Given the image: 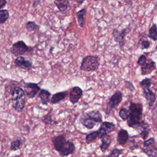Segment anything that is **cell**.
Returning <instances> with one entry per match:
<instances>
[{
  "mask_svg": "<svg viewBox=\"0 0 157 157\" xmlns=\"http://www.w3.org/2000/svg\"><path fill=\"white\" fill-rule=\"evenodd\" d=\"M143 105L140 103L131 102L129 107V117L127 124L131 128L136 129L140 124L142 117Z\"/></svg>",
  "mask_w": 157,
  "mask_h": 157,
  "instance_id": "cell-1",
  "label": "cell"
},
{
  "mask_svg": "<svg viewBox=\"0 0 157 157\" xmlns=\"http://www.w3.org/2000/svg\"><path fill=\"white\" fill-rule=\"evenodd\" d=\"M79 121L87 129H91L97 123L102 122V116L99 110H91L83 113L80 116Z\"/></svg>",
  "mask_w": 157,
  "mask_h": 157,
  "instance_id": "cell-2",
  "label": "cell"
},
{
  "mask_svg": "<svg viewBox=\"0 0 157 157\" xmlns=\"http://www.w3.org/2000/svg\"><path fill=\"white\" fill-rule=\"evenodd\" d=\"M99 60L100 58L98 56H86L82 59L80 69L86 72L96 71L99 66Z\"/></svg>",
  "mask_w": 157,
  "mask_h": 157,
  "instance_id": "cell-3",
  "label": "cell"
},
{
  "mask_svg": "<svg viewBox=\"0 0 157 157\" xmlns=\"http://www.w3.org/2000/svg\"><path fill=\"white\" fill-rule=\"evenodd\" d=\"M142 150L148 157H156L157 147L153 137L150 138L143 142Z\"/></svg>",
  "mask_w": 157,
  "mask_h": 157,
  "instance_id": "cell-4",
  "label": "cell"
},
{
  "mask_svg": "<svg viewBox=\"0 0 157 157\" xmlns=\"http://www.w3.org/2000/svg\"><path fill=\"white\" fill-rule=\"evenodd\" d=\"M122 93L120 91H116L109 99L105 110V114L109 115L111 111L120 104L122 101Z\"/></svg>",
  "mask_w": 157,
  "mask_h": 157,
  "instance_id": "cell-5",
  "label": "cell"
},
{
  "mask_svg": "<svg viewBox=\"0 0 157 157\" xmlns=\"http://www.w3.org/2000/svg\"><path fill=\"white\" fill-rule=\"evenodd\" d=\"M29 50L28 47L23 40H19L14 43L10 48V52L14 56H20Z\"/></svg>",
  "mask_w": 157,
  "mask_h": 157,
  "instance_id": "cell-6",
  "label": "cell"
},
{
  "mask_svg": "<svg viewBox=\"0 0 157 157\" xmlns=\"http://www.w3.org/2000/svg\"><path fill=\"white\" fill-rule=\"evenodd\" d=\"M40 90L39 86L34 83H25V92L28 98L32 99L38 93Z\"/></svg>",
  "mask_w": 157,
  "mask_h": 157,
  "instance_id": "cell-7",
  "label": "cell"
},
{
  "mask_svg": "<svg viewBox=\"0 0 157 157\" xmlns=\"http://www.w3.org/2000/svg\"><path fill=\"white\" fill-rule=\"evenodd\" d=\"M156 68V63L151 59H148L147 61L140 66V72L143 75L151 74Z\"/></svg>",
  "mask_w": 157,
  "mask_h": 157,
  "instance_id": "cell-8",
  "label": "cell"
},
{
  "mask_svg": "<svg viewBox=\"0 0 157 157\" xmlns=\"http://www.w3.org/2000/svg\"><path fill=\"white\" fill-rule=\"evenodd\" d=\"M126 29H123L121 31H118L117 29H114L112 31V35L115 42H118L120 48H122L124 45V37L126 34Z\"/></svg>",
  "mask_w": 157,
  "mask_h": 157,
  "instance_id": "cell-9",
  "label": "cell"
},
{
  "mask_svg": "<svg viewBox=\"0 0 157 157\" xmlns=\"http://www.w3.org/2000/svg\"><path fill=\"white\" fill-rule=\"evenodd\" d=\"M14 64L17 67L25 70H29L32 67L33 65L30 59H26L23 56L17 57L14 61Z\"/></svg>",
  "mask_w": 157,
  "mask_h": 157,
  "instance_id": "cell-10",
  "label": "cell"
},
{
  "mask_svg": "<svg viewBox=\"0 0 157 157\" xmlns=\"http://www.w3.org/2000/svg\"><path fill=\"white\" fill-rule=\"evenodd\" d=\"M83 94L82 90L78 86L73 87L69 94V101L72 104H76L81 98Z\"/></svg>",
  "mask_w": 157,
  "mask_h": 157,
  "instance_id": "cell-11",
  "label": "cell"
},
{
  "mask_svg": "<svg viewBox=\"0 0 157 157\" xmlns=\"http://www.w3.org/2000/svg\"><path fill=\"white\" fill-rule=\"evenodd\" d=\"M75 150V147L74 144L69 140H67L66 144L62 147V148L59 150V155L62 156H67L71 154H72Z\"/></svg>",
  "mask_w": 157,
  "mask_h": 157,
  "instance_id": "cell-12",
  "label": "cell"
},
{
  "mask_svg": "<svg viewBox=\"0 0 157 157\" xmlns=\"http://www.w3.org/2000/svg\"><path fill=\"white\" fill-rule=\"evenodd\" d=\"M52 141L54 148L55 149V150H56L58 152L67 142L65 136L63 134L53 136L52 138Z\"/></svg>",
  "mask_w": 157,
  "mask_h": 157,
  "instance_id": "cell-13",
  "label": "cell"
},
{
  "mask_svg": "<svg viewBox=\"0 0 157 157\" xmlns=\"http://www.w3.org/2000/svg\"><path fill=\"white\" fill-rule=\"evenodd\" d=\"M115 129V124L112 122H109V121L102 122V124H101L99 129H98L101 134V138L104 134H108L109 132H110L114 131Z\"/></svg>",
  "mask_w": 157,
  "mask_h": 157,
  "instance_id": "cell-14",
  "label": "cell"
},
{
  "mask_svg": "<svg viewBox=\"0 0 157 157\" xmlns=\"http://www.w3.org/2000/svg\"><path fill=\"white\" fill-rule=\"evenodd\" d=\"M101 144L100 145V149L102 152L105 153L108 148L110 147L112 140H113V138L112 137V136L109 135L108 134H104L101 138Z\"/></svg>",
  "mask_w": 157,
  "mask_h": 157,
  "instance_id": "cell-15",
  "label": "cell"
},
{
  "mask_svg": "<svg viewBox=\"0 0 157 157\" xmlns=\"http://www.w3.org/2000/svg\"><path fill=\"white\" fill-rule=\"evenodd\" d=\"M143 90V94L148 102L149 107H152L156 101V94L153 93L150 88H144Z\"/></svg>",
  "mask_w": 157,
  "mask_h": 157,
  "instance_id": "cell-16",
  "label": "cell"
},
{
  "mask_svg": "<svg viewBox=\"0 0 157 157\" xmlns=\"http://www.w3.org/2000/svg\"><path fill=\"white\" fill-rule=\"evenodd\" d=\"M11 104L12 107L16 112L18 113L21 112L23 110L25 105V97L11 100Z\"/></svg>",
  "mask_w": 157,
  "mask_h": 157,
  "instance_id": "cell-17",
  "label": "cell"
},
{
  "mask_svg": "<svg viewBox=\"0 0 157 157\" xmlns=\"http://www.w3.org/2000/svg\"><path fill=\"white\" fill-rule=\"evenodd\" d=\"M136 129L140 132V136L144 140L146 139L148 135L149 131H150V128L148 124L146 123L143 121L140 123V124L137 126V128Z\"/></svg>",
  "mask_w": 157,
  "mask_h": 157,
  "instance_id": "cell-18",
  "label": "cell"
},
{
  "mask_svg": "<svg viewBox=\"0 0 157 157\" xmlns=\"http://www.w3.org/2000/svg\"><path fill=\"white\" fill-rule=\"evenodd\" d=\"M25 90L20 87V86H16L13 88L10 91V94H11V100H14L19 98H21L23 97H25Z\"/></svg>",
  "mask_w": 157,
  "mask_h": 157,
  "instance_id": "cell-19",
  "label": "cell"
},
{
  "mask_svg": "<svg viewBox=\"0 0 157 157\" xmlns=\"http://www.w3.org/2000/svg\"><path fill=\"white\" fill-rule=\"evenodd\" d=\"M129 139V134L126 129H121L117 134V142L119 145H124Z\"/></svg>",
  "mask_w": 157,
  "mask_h": 157,
  "instance_id": "cell-20",
  "label": "cell"
},
{
  "mask_svg": "<svg viewBox=\"0 0 157 157\" xmlns=\"http://www.w3.org/2000/svg\"><path fill=\"white\" fill-rule=\"evenodd\" d=\"M50 96L51 93L48 90L44 89L40 90V93L39 94V98H40L41 103L43 105H48V103L50 102Z\"/></svg>",
  "mask_w": 157,
  "mask_h": 157,
  "instance_id": "cell-21",
  "label": "cell"
},
{
  "mask_svg": "<svg viewBox=\"0 0 157 157\" xmlns=\"http://www.w3.org/2000/svg\"><path fill=\"white\" fill-rule=\"evenodd\" d=\"M67 94V91H61L56 93L52 95L50 99V103L52 104H56L59 103L62 100L64 99Z\"/></svg>",
  "mask_w": 157,
  "mask_h": 157,
  "instance_id": "cell-22",
  "label": "cell"
},
{
  "mask_svg": "<svg viewBox=\"0 0 157 157\" xmlns=\"http://www.w3.org/2000/svg\"><path fill=\"white\" fill-rule=\"evenodd\" d=\"M85 15H86V9H82L77 12L78 25L80 26V28H83L85 26Z\"/></svg>",
  "mask_w": 157,
  "mask_h": 157,
  "instance_id": "cell-23",
  "label": "cell"
},
{
  "mask_svg": "<svg viewBox=\"0 0 157 157\" xmlns=\"http://www.w3.org/2000/svg\"><path fill=\"white\" fill-rule=\"evenodd\" d=\"M54 3L58 9L61 12H64L68 7L69 1L68 0H55Z\"/></svg>",
  "mask_w": 157,
  "mask_h": 157,
  "instance_id": "cell-24",
  "label": "cell"
},
{
  "mask_svg": "<svg viewBox=\"0 0 157 157\" xmlns=\"http://www.w3.org/2000/svg\"><path fill=\"white\" fill-rule=\"evenodd\" d=\"M97 138H101V134L99 130L92 131L90 133L86 134L85 137V140L87 144H90L95 140Z\"/></svg>",
  "mask_w": 157,
  "mask_h": 157,
  "instance_id": "cell-25",
  "label": "cell"
},
{
  "mask_svg": "<svg viewBox=\"0 0 157 157\" xmlns=\"http://www.w3.org/2000/svg\"><path fill=\"white\" fill-rule=\"evenodd\" d=\"M23 140L20 139H17L15 140H13L10 143V149L12 151H17L19 149H20L23 145Z\"/></svg>",
  "mask_w": 157,
  "mask_h": 157,
  "instance_id": "cell-26",
  "label": "cell"
},
{
  "mask_svg": "<svg viewBox=\"0 0 157 157\" xmlns=\"http://www.w3.org/2000/svg\"><path fill=\"white\" fill-rule=\"evenodd\" d=\"M148 37L154 41L157 40V26L155 23L149 29Z\"/></svg>",
  "mask_w": 157,
  "mask_h": 157,
  "instance_id": "cell-27",
  "label": "cell"
},
{
  "mask_svg": "<svg viewBox=\"0 0 157 157\" xmlns=\"http://www.w3.org/2000/svg\"><path fill=\"white\" fill-rule=\"evenodd\" d=\"M26 28L29 32L37 31L39 29L40 26L34 21H28L26 25Z\"/></svg>",
  "mask_w": 157,
  "mask_h": 157,
  "instance_id": "cell-28",
  "label": "cell"
},
{
  "mask_svg": "<svg viewBox=\"0 0 157 157\" xmlns=\"http://www.w3.org/2000/svg\"><path fill=\"white\" fill-rule=\"evenodd\" d=\"M9 17V13L6 9H1L0 11V23L3 24Z\"/></svg>",
  "mask_w": 157,
  "mask_h": 157,
  "instance_id": "cell-29",
  "label": "cell"
},
{
  "mask_svg": "<svg viewBox=\"0 0 157 157\" xmlns=\"http://www.w3.org/2000/svg\"><path fill=\"white\" fill-rule=\"evenodd\" d=\"M151 85V79L149 78H145L140 82V86L142 89L150 88Z\"/></svg>",
  "mask_w": 157,
  "mask_h": 157,
  "instance_id": "cell-30",
  "label": "cell"
},
{
  "mask_svg": "<svg viewBox=\"0 0 157 157\" xmlns=\"http://www.w3.org/2000/svg\"><path fill=\"white\" fill-rule=\"evenodd\" d=\"M118 115L124 121L127 120L129 117V110H126V109L122 107L120 109Z\"/></svg>",
  "mask_w": 157,
  "mask_h": 157,
  "instance_id": "cell-31",
  "label": "cell"
},
{
  "mask_svg": "<svg viewBox=\"0 0 157 157\" xmlns=\"http://www.w3.org/2000/svg\"><path fill=\"white\" fill-rule=\"evenodd\" d=\"M123 149H119L117 148H114L107 156V157H119L121 154Z\"/></svg>",
  "mask_w": 157,
  "mask_h": 157,
  "instance_id": "cell-32",
  "label": "cell"
},
{
  "mask_svg": "<svg viewBox=\"0 0 157 157\" xmlns=\"http://www.w3.org/2000/svg\"><path fill=\"white\" fill-rule=\"evenodd\" d=\"M42 121L45 123V124H52L53 123V121L52 118V116L50 113H48L47 115H45V117H44L42 118Z\"/></svg>",
  "mask_w": 157,
  "mask_h": 157,
  "instance_id": "cell-33",
  "label": "cell"
},
{
  "mask_svg": "<svg viewBox=\"0 0 157 157\" xmlns=\"http://www.w3.org/2000/svg\"><path fill=\"white\" fill-rule=\"evenodd\" d=\"M150 45H151V42L150 41H148L147 40H142L140 42V48L142 50L147 49L150 47Z\"/></svg>",
  "mask_w": 157,
  "mask_h": 157,
  "instance_id": "cell-34",
  "label": "cell"
},
{
  "mask_svg": "<svg viewBox=\"0 0 157 157\" xmlns=\"http://www.w3.org/2000/svg\"><path fill=\"white\" fill-rule=\"evenodd\" d=\"M147 59L145 55H141L137 60V64L141 66L147 61Z\"/></svg>",
  "mask_w": 157,
  "mask_h": 157,
  "instance_id": "cell-35",
  "label": "cell"
},
{
  "mask_svg": "<svg viewBox=\"0 0 157 157\" xmlns=\"http://www.w3.org/2000/svg\"><path fill=\"white\" fill-rule=\"evenodd\" d=\"M124 83H125V86L126 87V88H128L130 91H133L135 90V88L131 82L126 80L124 82Z\"/></svg>",
  "mask_w": 157,
  "mask_h": 157,
  "instance_id": "cell-36",
  "label": "cell"
},
{
  "mask_svg": "<svg viewBox=\"0 0 157 157\" xmlns=\"http://www.w3.org/2000/svg\"><path fill=\"white\" fill-rule=\"evenodd\" d=\"M6 4V0H0V8L2 9Z\"/></svg>",
  "mask_w": 157,
  "mask_h": 157,
  "instance_id": "cell-37",
  "label": "cell"
},
{
  "mask_svg": "<svg viewBox=\"0 0 157 157\" xmlns=\"http://www.w3.org/2000/svg\"><path fill=\"white\" fill-rule=\"evenodd\" d=\"M39 3H40V0H34L33 7H36V6H37Z\"/></svg>",
  "mask_w": 157,
  "mask_h": 157,
  "instance_id": "cell-38",
  "label": "cell"
},
{
  "mask_svg": "<svg viewBox=\"0 0 157 157\" xmlns=\"http://www.w3.org/2000/svg\"><path fill=\"white\" fill-rule=\"evenodd\" d=\"M85 0H76V1H77V4H78V5H80V4H82L83 2V1H84Z\"/></svg>",
  "mask_w": 157,
  "mask_h": 157,
  "instance_id": "cell-39",
  "label": "cell"
},
{
  "mask_svg": "<svg viewBox=\"0 0 157 157\" xmlns=\"http://www.w3.org/2000/svg\"><path fill=\"white\" fill-rule=\"evenodd\" d=\"M12 157H20L19 155H17V156H12Z\"/></svg>",
  "mask_w": 157,
  "mask_h": 157,
  "instance_id": "cell-40",
  "label": "cell"
},
{
  "mask_svg": "<svg viewBox=\"0 0 157 157\" xmlns=\"http://www.w3.org/2000/svg\"><path fill=\"white\" fill-rule=\"evenodd\" d=\"M131 157H138V156H131Z\"/></svg>",
  "mask_w": 157,
  "mask_h": 157,
  "instance_id": "cell-41",
  "label": "cell"
},
{
  "mask_svg": "<svg viewBox=\"0 0 157 157\" xmlns=\"http://www.w3.org/2000/svg\"><path fill=\"white\" fill-rule=\"evenodd\" d=\"M156 105H157V104H156Z\"/></svg>",
  "mask_w": 157,
  "mask_h": 157,
  "instance_id": "cell-42",
  "label": "cell"
}]
</instances>
